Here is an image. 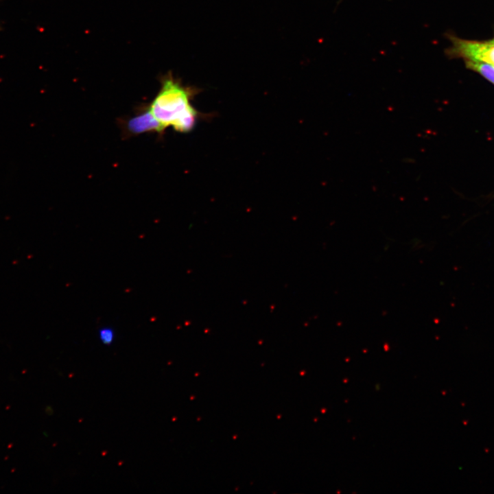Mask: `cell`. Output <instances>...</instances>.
<instances>
[{
	"label": "cell",
	"instance_id": "277c9868",
	"mask_svg": "<svg viewBox=\"0 0 494 494\" xmlns=\"http://www.w3.org/2000/svg\"><path fill=\"white\" fill-rule=\"evenodd\" d=\"M467 68L479 73L494 84V67L480 61L464 60Z\"/></svg>",
	"mask_w": 494,
	"mask_h": 494
},
{
	"label": "cell",
	"instance_id": "3957f363",
	"mask_svg": "<svg viewBox=\"0 0 494 494\" xmlns=\"http://www.w3.org/2000/svg\"><path fill=\"white\" fill-rule=\"evenodd\" d=\"M121 127L126 137L144 133H156L162 135L165 130L152 114L148 104L142 105L133 116L122 120Z\"/></svg>",
	"mask_w": 494,
	"mask_h": 494
},
{
	"label": "cell",
	"instance_id": "5b68a950",
	"mask_svg": "<svg viewBox=\"0 0 494 494\" xmlns=\"http://www.w3.org/2000/svg\"><path fill=\"white\" fill-rule=\"evenodd\" d=\"M99 338L103 344H110L115 339V332L110 327H104L99 331Z\"/></svg>",
	"mask_w": 494,
	"mask_h": 494
},
{
	"label": "cell",
	"instance_id": "6da1fadb",
	"mask_svg": "<svg viewBox=\"0 0 494 494\" xmlns=\"http://www.w3.org/2000/svg\"><path fill=\"white\" fill-rule=\"evenodd\" d=\"M160 84L159 91L148 104L152 114L165 130L172 127L181 133L191 131L199 116L191 104L198 90L184 85L172 73L163 75Z\"/></svg>",
	"mask_w": 494,
	"mask_h": 494
},
{
	"label": "cell",
	"instance_id": "7a4b0ae2",
	"mask_svg": "<svg viewBox=\"0 0 494 494\" xmlns=\"http://www.w3.org/2000/svg\"><path fill=\"white\" fill-rule=\"evenodd\" d=\"M446 37L451 43L445 51L449 58L480 61L494 67V38L468 40L450 33L446 34Z\"/></svg>",
	"mask_w": 494,
	"mask_h": 494
}]
</instances>
